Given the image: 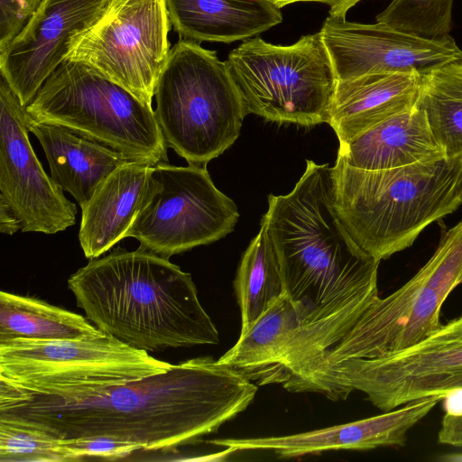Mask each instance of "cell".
<instances>
[{
    "mask_svg": "<svg viewBox=\"0 0 462 462\" xmlns=\"http://www.w3.org/2000/svg\"><path fill=\"white\" fill-rule=\"evenodd\" d=\"M256 393L243 372L202 356L104 387L32 393L0 383V418L62 439L108 437L169 451L217 431Z\"/></svg>",
    "mask_w": 462,
    "mask_h": 462,
    "instance_id": "1",
    "label": "cell"
},
{
    "mask_svg": "<svg viewBox=\"0 0 462 462\" xmlns=\"http://www.w3.org/2000/svg\"><path fill=\"white\" fill-rule=\"evenodd\" d=\"M262 220L279 257L285 295L302 325L378 292L381 261L365 252L340 221L328 164L307 161L289 194L268 196Z\"/></svg>",
    "mask_w": 462,
    "mask_h": 462,
    "instance_id": "2",
    "label": "cell"
},
{
    "mask_svg": "<svg viewBox=\"0 0 462 462\" xmlns=\"http://www.w3.org/2000/svg\"><path fill=\"white\" fill-rule=\"evenodd\" d=\"M68 287L91 323L135 349L219 343L191 275L141 246L89 260L70 275Z\"/></svg>",
    "mask_w": 462,
    "mask_h": 462,
    "instance_id": "3",
    "label": "cell"
},
{
    "mask_svg": "<svg viewBox=\"0 0 462 462\" xmlns=\"http://www.w3.org/2000/svg\"><path fill=\"white\" fill-rule=\"evenodd\" d=\"M332 176L340 221L379 261L412 245L423 229L462 204V155L374 171L337 159Z\"/></svg>",
    "mask_w": 462,
    "mask_h": 462,
    "instance_id": "4",
    "label": "cell"
},
{
    "mask_svg": "<svg viewBox=\"0 0 462 462\" xmlns=\"http://www.w3.org/2000/svg\"><path fill=\"white\" fill-rule=\"evenodd\" d=\"M154 114L168 148L205 165L238 138L248 114L225 61L199 42L180 40L157 82Z\"/></svg>",
    "mask_w": 462,
    "mask_h": 462,
    "instance_id": "5",
    "label": "cell"
},
{
    "mask_svg": "<svg viewBox=\"0 0 462 462\" xmlns=\"http://www.w3.org/2000/svg\"><path fill=\"white\" fill-rule=\"evenodd\" d=\"M25 112L35 121L69 127L136 162H168L152 105L81 62L63 60Z\"/></svg>",
    "mask_w": 462,
    "mask_h": 462,
    "instance_id": "6",
    "label": "cell"
},
{
    "mask_svg": "<svg viewBox=\"0 0 462 462\" xmlns=\"http://www.w3.org/2000/svg\"><path fill=\"white\" fill-rule=\"evenodd\" d=\"M462 284V220L441 227L432 256L401 288L385 298L375 297L346 333L324 352L314 372L328 364L382 357L412 346L441 327V308Z\"/></svg>",
    "mask_w": 462,
    "mask_h": 462,
    "instance_id": "7",
    "label": "cell"
},
{
    "mask_svg": "<svg viewBox=\"0 0 462 462\" xmlns=\"http://www.w3.org/2000/svg\"><path fill=\"white\" fill-rule=\"evenodd\" d=\"M225 62L248 113L303 126L328 123L337 78L319 32L291 45L250 38Z\"/></svg>",
    "mask_w": 462,
    "mask_h": 462,
    "instance_id": "8",
    "label": "cell"
},
{
    "mask_svg": "<svg viewBox=\"0 0 462 462\" xmlns=\"http://www.w3.org/2000/svg\"><path fill=\"white\" fill-rule=\"evenodd\" d=\"M309 387L332 401L357 390L383 411L462 391V314L406 349L325 365L314 372Z\"/></svg>",
    "mask_w": 462,
    "mask_h": 462,
    "instance_id": "9",
    "label": "cell"
},
{
    "mask_svg": "<svg viewBox=\"0 0 462 462\" xmlns=\"http://www.w3.org/2000/svg\"><path fill=\"white\" fill-rule=\"evenodd\" d=\"M171 366L106 334L0 342V383L32 393L121 384Z\"/></svg>",
    "mask_w": 462,
    "mask_h": 462,
    "instance_id": "10",
    "label": "cell"
},
{
    "mask_svg": "<svg viewBox=\"0 0 462 462\" xmlns=\"http://www.w3.org/2000/svg\"><path fill=\"white\" fill-rule=\"evenodd\" d=\"M154 186L126 237L170 258L216 242L233 232L236 203L214 185L205 165L153 166Z\"/></svg>",
    "mask_w": 462,
    "mask_h": 462,
    "instance_id": "11",
    "label": "cell"
},
{
    "mask_svg": "<svg viewBox=\"0 0 462 462\" xmlns=\"http://www.w3.org/2000/svg\"><path fill=\"white\" fill-rule=\"evenodd\" d=\"M165 0H115L73 43L66 59L81 62L152 105L171 51Z\"/></svg>",
    "mask_w": 462,
    "mask_h": 462,
    "instance_id": "12",
    "label": "cell"
},
{
    "mask_svg": "<svg viewBox=\"0 0 462 462\" xmlns=\"http://www.w3.org/2000/svg\"><path fill=\"white\" fill-rule=\"evenodd\" d=\"M25 107L0 77V231L53 235L75 225L77 207L43 170Z\"/></svg>",
    "mask_w": 462,
    "mask_h": 462,
    "instance_id": "13",
    "label": "cell"
},
{
    "mask_svg": "<svg viewBox=\"0 0 462 462\" xmlns=\"http://www.w3.org/2000/svg\"><path fill=\"white\" fill-rule=\"evenodd\" d=\"M319 33L337 80L393 72L424 75L462 60V51L449 34L424 38L382 23H360L331 16Z\"/></svg>",
    "mask_w": 462,
    "mask_h": 462,
    "instance_id": "14",
    "label": "cell"
},
{
    "mask_svg": "<svg viewBox=\"0 0 462 462\" xmlns=\"http://www.w3.org/2000/svg\"><path fill=\"white\" fill-rule=\"evenodd\" d=\"M115 0H43L0 54V74L26 107L66 60L75 41L94 26Z\"/></svg>",
    "mask_w": 462,
    "mask_h": 462,
    "instance_id": "15",
    "label": "cell"
},
{
    "mask_svg": "<svg viewBox=\"0 0 462 462\" xmlns=\"http://www.w3.org/2000/svg\"><path fill=\"white\" fill-rule=\"evenodd\" d=\"M442 396L408 402L383 414L311 431L254 439H218L209 443L233 451L273 450L280 457H295L328 450H365L381 447H402L408 431L421 420Z\"/></svg>",
    "mask_w": 462,
    "mask_h": 462,
    "instance_id": "16",
    "label": "cell"
},
{
    "mask_svg": "<svg viewBox=\"0 0 462 462\" xmlns=\"http://www.w3.org/2000/svg\"><path fill=\"white\" fill-rule=\"evenodd\" d=\"M153 166L129 162L107 175L81 208L79 240L89 260L126 237L131 225L154 186Z\"/></svg>",
    "mask_w": 462,
    "mask_h": 462,
    "instance_id": "17",
    "label": "cell"
},
{
    "mask_svg": "<svg viewBox=\"0 0 462 462\" xmlns=\"http://www.w3.org/2000/svg\"><path fill=\"white\" fill-rule=\"evenodd\" d=\"M421 76L415 71L393 72L337 80L328 124L339 143L411 108Z\"/></svg>",
    "mask_w": 462,
    "mask_h": 462,
    "instance_id": "18",
    "label": "cell"
},
{
    "mask_svg": "<svg viewBox=\"0 0 462 462\" xmlns=\"http://www.w3.org/2000/svg\"><path fill=\"white\" fill-rule=\"evenodd\" d=\"M29 129L39 140L51 177L83 208L99 183L114 170L136 162L119 151L69 127L35 121L27 116Z\"/></svg>",
    "mask_w": 462,
    "mask_h": 462,
    "instance_id": "19",
    "label": "cell"
},
{
    "mask_svg": "<svg viewBox=\"0 0 462 462\" xmlns=\"http://www.w3.org/2000/svg\"><path fill=\"white\" fill-rule=\"evenodd\" d=\"M446 157L423 112L414 105L339 143L337 160L363 170H387Z\"/></svg>",
    "mask_w": 462,
    "mask_h": 462,
    "instance_id": "20",
    "label": "cell"
},
{
    "mask_svg": "<svg viewBox=\"0 0 462 462\" xmlns=\"http://www.w3.org/2000/svg\"><path fill=\"white\" fill-rule=\"evenodd\" d=\"M165 1L174 31L196 42L245 41L282 21L269 0Z\"/></svg>",
    "mask_w": 462,
    "mask_h": 462,
    "instance_id": "21",
    "label": "cell"
},
{
    "mask_svg": "<svg viewBox=\"0 0 462 462\" xmlns=\"http://www.w3.org/2000/svg\"><path fill=\"white\" fill-rule=\"evenodd\" d=\"M301 325L295 306L284 294L217 362L242 371L259 384L270 383L284 344Z\"/></svg>",
    "mask_w": 462,
    "mask_h": 462,
    "instance_id": "22",
    "label": "cell"
},
{
    "mask_svg": "<svg viewBox=\"0 0 462 462\" xmlns=\"http://www.w3.org/2000/svg\"><path fill=\"white\" fill-rule=\"evenodd\" d=\"M104 335L82 315L44 300L0 292V342L63 340Z\"/></svg>",
    "mask_w": 462,
    "mask_h": 462,
    "instance_id": "23",
    "label": "cell"
},
{
    "mask_svg": "<svg viewBox=\"0 0 462 462\" xmlns=\"http://www.w3.org/2000/svg\"><path fill=\"white\" fill-rule=\"evenodd\" d=\"M234 288L241 314L240 336L285 294L279 257L263 220L242 255Z\"/></svg>",
    "mask_w": 462,
    "mask_h": 462,
    "instance_id": "24",
    "label": "cell"
},
{
    "mask_svg": "<svg viewBox=\"0 0 462 462\" xmlns=\"http://www.w3.org/2000/svg\"><path fill=\"white\" fill-rule=\"evenodd\" d=\"M415 105L446 157L462 155V60L422 75Z\"/></svg>",
    "mask_w": 462,
    "mask_h": 462,
    "instance_id": "25",
    "label": "cell"
},
{
    "mask_svg": "<svg viewBox=\"0 0 462 462\" xmlns=\"http://www.w3.org/2000/svg\"><path fill=\"white\" fill-rule=\"evenodd\" d=\"M0 461H74L62 439L26 422L0 418Z\"/></svg>",
    "mask_w": 462,
    "mask_h": 462,
    "instance_id": "26",
    "label": "cell"
},
{
    "mask_svg": "<svg viewBox=\"0 0 462 462\" xmlns=\"http://www.w3.org/2000/svg\"><path fill=\"white\" fill-rule=\"evenodd\" d=\"M454 0H392L376 22L424 38L449 34Z\"/></svg>",
    "mask_w": 462,
    "mask_h": 462,
    "instance_id": "27",
    "label": "cell"
},
{
    "mask_svg": "<svg viewBox=\"0 0 462 462\" xmlns=\"http://www.w3.org/2000/svg\"><path fill=\"white\" fill-rule=\"evenodd\" d=\"M74 461L88 458L117 460L136 451H143L139 444L108 437H88L63 439Z\"/></svg>",
    "mask_w": 462,
    "mask_h": 462,
    "instance_id": "28",
    "label": "cell"
},
{
    "mask_svg": "<svg viewBox=\"0 0 462 462\" xmlns=\"http://www.w3.org/2000/svg\"><path fill=\"white\" fill-rule=\"evenodd\" d=\"M43 0H0V54L23 32Z\"/></svg>",
    "mask_w": 462,
    "mask_h": 462,
    "instance_id": "29",
    "label": "cell"
},
{
    "mask_svg": "<svg viewBox=\"0 0 462 462\" xmlns=\"http://www.w3.org/2000/svg\"><path fill=\"white\" fill-rule=\"evenodd\" d=\"M441 444L462 448V413L446 412L438 434Z\"/></svg>",
    "mask_w": 462,
    "mask_h": 462,
    "instance_id": "30",
    "label": "cell"
},
{
    "mask_svg": "<svg viewBox=\"0 0 462 462\" xmlns=\"http://www.w3.org/2000/svg\"><path fill=\"white\" fill-rule=\"evenodd\" d=\"M278 8L291 4L301 2H316L327 5L329 7L328 16L334 18H346L347 12L362 0H269Z\"/></svg>",
    "mask_w": 462,
    "mask_h": 462,
    "instance_id": "31",
    "label": "cell"
}]
</instances>
